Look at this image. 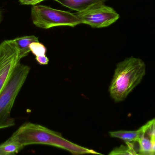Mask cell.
I'll use <instances>...</instances> for the list:
<instances>
[{
  "label": "cell",
  "instance_id": "obj_3",
  "mask_svg": "<svg viewBox=\"0 0 155 155\" xmlns=\"http://www.w3.org/2000/svg\"><path fill=\"white\" fill-rule=\"evenodd\" d=\"M30 66L19 63L7 84L0 93V129L13 126L15 120L11 113L15 99L26 81Z\"/></svg>",
  "mask_w": 155,
  "mask_h": 155
},
{
  "label": "cell",
  "instance_id": "obj_12",
  "mask_svg": "<svg viewBox=\"0 0 155 155\" xmlns=\"http://www.w3.org/2000/svg\"><path fill=\"white\" fill-rule=\"evenodd\" d=\"M135 143H126V145H121L113 149L109 155H138L136 150Z\"/></svg>",
  "mask_w": 155,
  "mask_h": 155
},
{
  "label": "cell",
  "instance_id": "obj_11",
  "mask_svg": "<svg viewBox=\"0 0 155 155\" xmlns=\"http://www.w3.org/2000/svg\"><path fill=\"white\" fill-rule=\"evenodd\" d=\"M24 147L19 142L10 138L0 144V155H14L19 153Z\"/></svg>",
  "mask_w": 155,
  "mask_h": 155
},
{
  "label": "cell",
  "instance_id": "obj_8",
  "mask_svg": "<svg viewBox=\"0 0 155 155\" xmlns=\"http://www.w3.org/2000/svg\"><path fill=\"white\" fill-rule=\"evenodd\" d=\"M64 6L77 12H82L97 4L104 3L107 0H53Z\"/></svg>",
  "mask_w": 155,
  "mask_h": 155
},
{
  "label": "cell",
  "instance_id": "obj_16",
  "mask_svg": "<svg viewBox=\"0 0 155 155\" xmlns=\"http://www.w3.org/2000/svg\"><path fill=\"white\" fill-rule=\"evenodd\" d=\"M0 19H1V14H0Z\"/></svg>",
  "mask_w": 155,
  "mask_h": 155
},
{
  "label": "cell",
  "instance_id": "obj_2",
  "mask_svg": "<svg viewBox=\"0 0 155 155\" xmlns=\"http://www.w3.org/2000/svg\"><path fill=\"white\" fill-rule=\"evenodd\" d=\"M145 74V64L139 58L131 56L117 64L109 86L112 99L117 103L124 101Z\"/></svg>",
  "mask_w": 155,
  "mask_h": 155
},
{
  "label": "cell",
  "instance_id": "obj_7",
  "mask_svg": "<svg viewBox=\"0 0 155 155\" xmlns=\"http://www.w3.org/2000/svg\"><path fill=\"white\" fill-rule=\"evenodd\" d=\"M140 128L141 134L137 142L138 155H155V119Z\"/></svg>",
  "mask_w": 155,
  "mask_h": 155
},
{
  "label": "cell",
  "instance_id": "obj_5",
  "mask_svg": "<svg viewBox=\"0 0 155 155\" xmlns=\"http://www.w3.org/2000/svg\"><path fill=\"white\" fill-rule=\"evenodd\" d=\"M74 14L81 23L94 28L107 27L118 20L120 15L113 8L104 3L97 4Z\"/></svg>",
  "mask_w": 155,
  "mask_h": 155
},
{
  "label": "cell",
  "instance_id": "obj_13",
  "mask_svg": "<svg viewBox=\"0 0 155 155\" xmlns=\"http://www.w3.org/2000/svg\"><path fill=\"white\" fill-rule=\"evenodd\" d=\"M31 52L35 56L45 55L46 48L44 45L39 42H33L30 45Z\"/></svg>",
  "mask_w": 155,
  "mask_h": 155
},
{
  "label": "cell",
  "instance_id": "obj_6",
  "mask_svg": "<svg viewBox=\"0 0 155 155\" xmlns=\"http://www.w3.org/2000/svg\"><path fill=\"white\" fill-rule=\"evenodd\" d=\"M21 60L20 51L13 40H5L0 44V93Z\"/></svg>",
  "mask_w": 155,
  "mask_h": 155
},
{
  "label": "cell",
  "instance_id": "obj_15",
  "mask_svg": "<svg viewBox=\"0 0 155 155\" xmlns=\"http://www.w3.org/2000/svg\"><path fill=\"white\" fill-rule=\"evenodd\" d=\"M36 61L40 65H46L49 63V58L46 56V55L41 56H37L35 57Z\"/></svg>",
  "mask_w": 155,
  "mask_h": 155
},
{
  "label": "cell",
  "instance_id": "obj_14",
  "mask_svg": "<svg viewBox=\"0 0 155 155\" xmlns=\"http://www.w3.org/2000/svg\"><path fill=\"white\" fill-rule=\"evenodd\" d=\"M45 0H19V2L23 5H35Z\"/></svg>",
  "mask_w": 155,
  "mask_h": 155
},
{
  "label": "cell",
  "instance_id": "obj_10",
  "mask_svg": "<svg viewBox=\"0 0 155 155\" xmlns=\"http://www.w3.org/2000/svg\"><path fill=\"white\" fill-rule=\"evenodd\" d=\"M141 133V128L136 131H118L109 132L110 136L119 138L126 143H137Z\"/></svg>",
  "mask_w": 155,
  "mask_h": 155
},
{
  "label": "cell",
  "instance_id": "obj_1",
  "mask_svg": "<svg viewBox=\"0 0 155 155\" xmlns=\"http://www.w3.org/2000/svg\"><path fill=\"white\" fill-rule=\"evenodd\" d=\"M11 138L19 142L24 147L30 145H45L64 149L74 155H102L94 150L83 147L67 140L61 133L32 123H25L21 126Z\"/></svg>",
  "mask_w": 155,
  "mask_h": 155
},
{
  "label": "cell",
  "instance_id": "obj_9",
  "mask_svg": "<svg viewBox=\"0 0 155 155\" xmlns=\"http://www.w3.org/2000/svg\"><path fill=\"white\" fill-rule=\"evenodd\" d=\"M20 51L21 59L28 55L31 52L30 45L33 42H39L38 37L35 35L22 36L14 39Z\"/></svg>",
  "mask_w": 155,
  "mask_h": 155
},
{
  "label": "cell",
  "instance_id": "obj_4",
  "mask_svg": "<svg viewBox=\"0 0 155 155\" xmlns=\"http://www.w3.org/2000/svg\"><path fill=\"white\" fill-rule=\"evenodd\" d=\"M31 15L34 24L42 29L59 26L74 27L81 23L74 13L46 5H34L31 10Z\"/></svg>",
  "mask_w": 155,
  "mask_h": 155
}]
</instances>
